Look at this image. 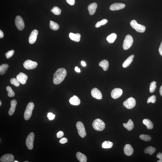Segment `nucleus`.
I'll use <instances>...</instances> for the list:
<instances>
[{
	"label": "nucleus",
	"instance_id": "obj_1",
	"mask_svg": "<svg viewBox=\"0 0 162 162\" xmlns=\"http://www.w3.org/2000/svg\"><path fill=\"white\" fill-rule=\"evenodd\" d=\"M67 75V71L64 68L58 69L53 74V82L55 85L61 83L64 80Z\"/></svg>",
	"mask_w": 162,
	"mask_h": 162
},
{
	"label": "nucleus",
	"instance_id": "obj_2",
	"mask_svg": "<svg viewBox=\"0 0 162 162\" xmlns=\"http://www.w3.org/2000/svg\"><path fill=\"white\" fill-rule=\"evenodd\" d=\"M92 125L94 129L98 131H102L105 127L104 122L99 119H97L94 121Z\"/></svg>",
	"mask_w": 162,
	"mask_h": 162
},
{
	"label": "nucleus",
	"instance_id": "obj_3",
	"mask_svg": "<svg viewBox=\"0 0 162 162\" xmlns=\"http://www.w3.org/2000/svg\"><path fill=\"white\" fill-rule=\"evenodd\" d=\"M34 107V104L33 102H30L28 103L25 110L24 116L25 120H28L31 118Z\"/></svg>",
	"mask_w": 162,
	"mask_h": 162
},
{
	"label": "nucleus",
	"instance_id": "obj_4",
	"mask_svg": "<svg viewBox=\"0 0 162 162\" xmlns=\"http://www.w3.org/2000/svg\"><path fill=\"white\" fill-rule=\"evenodd\" d=\"M130 24L133 28L139 33H143L146 31V27L145 26L139 24L135 20H132L130 22Z\"/></svg>",
	"mask_w": 162,
	"mask_h": 162
},
{
	"label": "nucleus",
	"instance_id": "obj_5",
	"mask_svg": "<svg viewBox=\"0 0 162 162\" xmlns=\"http://www.w3.org/2000/svg\"><path fill=\"white\" fill-rule=\"evenodd\" d=\"M133 42V39L130 35H128L125 36L123 44L124 50H127L129 49L132 45Z\"/></svg>",
	"mask_w": 162,
	"mask_h": 162
},
{
	"label": "nucleus",
	"instance_id": "obj_6",
	"mask_svg": "<svg viewBox=\"0 0 162 162\" xmlns=\"http://www.w3.org/2000/svg\"><path fill=\"white\" fill-rule=\"evenodd\" d=\"M78 134L81 138H84L86 136L85 127L82 122L78 121L76 124Z\"/></svg>",
	"mask_w": 162,
	"mask_h": 162
},
{
	"label": "nucleus",
	"instance_id": "obj_7",
	"mask_svg": "<svg viewBox=\"0 0 162 162\" xmlns=\"http://www.w3.org/2000/svg\"><path fill=\"white\" fill-rule=\"evenodd\" d=\"M34 133L32 132L29 134L26 141V145L29 150H31L33 148V142L34 139Z\"/></svg>",
	"mask_w": 162,
	"mask_h": 162
},
{
	"label": "nucleus",
	"instance_id": "obj_8",
	"mask_svg": "<svg viewBox=\"0 0 162 162\" xmlns=\"http://www.w3.org/2000/svg\"><path fill=\"white\" fill-rule=\"evenodd\" d=\"M136 100L132 97L128 98L123 103V105L128 109H131L136 105Z\"/></svg>",
	"mask_w": 162,
	"mask_h": 162
},
{
	"label": "nucleus",
	"instance_id": "obj_9",
	"mask_svg": "<svg viewBox=\"0 0 162 162\" xmlns=\"http://www.w3.org/2000/svg\"><path fill=\"white\" fill-rule=\"evenodd\" d=\"M15 24L19 31H22L24 28L25 24L23 19L20 16H17L15 19Z\"/></svg>",
	"mask_w": 162,
	"mask_h": 162
},
{
	"label": "nucleus",
	"instance_id": "obj_10",
	"mask_svg": "<svg viewBox=\"0 0 162 162\" xmlns=\"http://www.w3.org/2000/svg\"><path fill=\"white\" fill-rule=\"evenodd\" d=\"M23 65L26 69L31 70L34 69L37 67L38 63L36 62L33 61L31 60H28L24 63Z\"/></svg>",
	"mask_w": 162,
	"mask_h": 162
},
{
	"label": "nucleus",
	"instance_id": "obj_11",
	"mask_svg": "<svg viewBox=\"0 0 162 162\" xmlns=\"http://www.w3.org/2000/svg\"><path fill=\"white\" fill-rule=\"evenodd\" d=\"M123 91L121 89L116 88L113 90L111 92V96L114 99L120 97L123 94Z\"/></svg>",
	"mask_w": 162,
	"mask_h": 162
},
{
	"label": "nucleus",
	"instance_id": "obj_12",
	"mask_svg": "<svg viewBox=\"0 0 162 162\" xmlns=\"http://www.w3.org/2000/svg\"><path fill=\"white\" fill-rule=\"evenodd\" d=\"M91 94L93 97L96 99L101 100L102 98V93L97 88L93 89L91 90Z\"/></svg>",
	"mask_w": 162,
	"mask_h": 162
},
{
	"label": "nucleus",
	"instance_id": "obj_13",
	"mask_svg": "<svg viewBox=\"0 0 162 162\" xmlns=\"http://www.w3.org/2000/svg\"><path fill=\"white\" fill-rule=\"evenodd\" d=\"M38 31L36 30H33L30 36L29 41L30 44H33L36 42L37 39Z\"/></svg>",
	"mask_w": 162,
	"mask_h": 162
},
{
	"label": "nucleus",
	"instance_id": "obj_14",
	"mask_svg": "<svg viewBox=\"0 0 162 162\" xmlns=\"http://www.w3.org/2000/svg\"><path fill=\"white\" fill-rule=\"evenodd\" d=\"M14 157L12 154H6L2 156L1 159V162H12L14 161Z\"/></svg>",
	"mask_w": 162,
	"mask_h": 162
},
{
	"label": "nucleus",
	"instance_id": "obj_15",
	"mask_svg": "<svg viewBox=\"0 0 162 162\" xmlns=\"http://www.w3.org/2000/svg\"><path fill=\"white\" fill-rule=\"evenodd\" d=\"M16 78L20 83L24 85L26 83L28 76L23 73L20 72L17 76Z\"/></svg>",
	"mask_w": 162,
	"mask_h": 162
},
{
	"label": "nucleus",
	"instance_id": "obj_16",
	"mask_svg": "<svg viewBox=\"0 0 162 162\" xmlns=\"http://www.w3.org/2000/svg\"><path fill=\"white\" fill-rule=\"evenodd\" d=\"M125 6V4L122 3H114L111 6L110 9L112 11H117L124 8Z\"/></svg>",
	"mask_w": 162,
	"mask_h": 162
},
{
	"label": "nucleus",
	"instance_id": "obj_17",
	"mask_svg": "<svg viewBox=\"0 0 162 162\" xmlns=\"http://www.w3.org/2000/svg\"><path fill=\"white\" fill-rule=\"evenodd\" d=\"M125 154L127 156H131L134 152V150L131 146L129 144H126L124 148Z\"/></svg>",
	"mask_w": 162,
	"mask_h": 162
},
{
	"label": "nucleus",
	"instance_id": "obj_18",
	"mask_svg": "<svg viewBox=\"0 0 162 162\" xmlns=\"http://www.w3.org/2000/svg\"><path fill=\"white\" fill-rule=\"evenodd\" d=\"M97 7V4L96 3H92L89 5L88 9L90 15H93L95 13Z\"/></svg>",
	"mask_w": 162,
	"mask_h": 162
},
{
	"label": "nucleus",
	"instance_id": "obj_19",
	"mask_svg": "<svg viewBox=\"0 0 162 162\" xmlns=\"http://www.w3.org/2000/svg\"><path fill=\"white\" fill-rule=\"evenodd\" d=\"M17 104V101L16 100L13 99L11 101V107L9 112V115L12 116L13 115L15 112Z\"/></svg>",
	"mask_w": 162,
	"mask_h": 162
},
{
	"label": "nucleus",
	"instance_id": "obj_20",
	"mask_svg": "<svg viewBox=\"0 0 162 162\" xmlns=\"http://www.w3.org/2000/svg\"><path fill=\"white\" fill-rule=\"evenodd\" d=\"M70 104L73 105L77 106L80 104V99L77 96H74L69 99Z\"/></svg>",
	"mask_w": 162,
	"mask_h": 162
},
{
	"label": "nucleus",
	"instance_id": "obj_21",
	"mask_svg": "<svg viewBox=\"0 0 162 162\" xmlns=\"http://www.w3.org/2000/svg\"><path fill=\"white\" fill-rule=\"evenodd\" d=\"M69 36L71 40L74 42H78L80 40L81 35L79 33L74 34L71 33H69Z\"/></svg>",
	"mask_w": 162,
	"mask_h": 162
},
{
	"label": "nucleus",
	"instance_id": "obj_22",
	"mask_svg": "<svg viewBox=\"0 0 162 162\" xmlns=\"http://www.w3.org/2000/svg\"><path fill=\"white\" fill-rule=\"evenodd\" d=\"M134 55H131L125 60L123 64V67L124 68H126L131 64L132 62L133 61V58H134Z\"/></svg>",
	"mask_w": 162,
	"mask_h": 162
},
{
	"label": "nucleus",
	"instance_id": "obj_23",
	"mask_svg": "<svg viewBox=\"0 0 162 162\" xmlns=\"http://www.w3.org/2000/svg\"><path fill=\"white\" fill-rule=\"evenodd\" d=\"M123 125L124 127L129 131H131L134 127V123L131 119H129L127 123H124Z\"/></svg>",
	"mask_w": 162,
	"mask_h": 162
},
{
	"label": "nucleus",
	"instance_id": "obj_24",
	"mask_svg": "<svg viewBox=\"0 0 162 162\" xmlns=\"http://www.w3.org/2000/svg\"><path fill=\"white\" fill-rule=\"evenodd\" d=\"M76 157L77 159L81 162H86L87 158L85 155L81 153L80 152H78L76 154Z\"/></svg>",
	"mask_w": 162,
	"mask_h": 162
},
{
	"label": "nucleus",
	"instance_id": "obj_25",
	"mask_svg": "<svg viewBox=\"0 0 162 162\" xmlns=\"http://www.w3.org/2000/svg\"><path fill=\"white\" fill-rule=\"evenodd\" d=\"M143 123L147 126V129H151L153 127V124L152 122L148 119H145L143 121Z\"/></svg>",
	"mask_w": 162,
	"mask_h": 162
},
{
	"label": "nucleus",
	"instance_id": "obj_26",
	"mask_svg": "<svg viewBox=\"0 0 162 162\" xmlns=\"http://www.w3.org/2000/svg\"><path fill=\"white\" fill-rule=\"evenodd\" d=\"M99 66L102 68L103 70L106 71L109 68V62L107 60H104L100 62Z\"/></svg>",
	"mask_w": 162,
	"mask_h": 162
},
{
	"label": "nucleus",
	"instance_id": "obj_27",
	"mask_svg": "<svg viewBox=\"0 0 162 162\" xmlns=\"http://www.w3.org/2000/svg\"><path fill=\"white\" fill-rule=\"evenodd\" d=\"M117 38V35L115 33H112L107 38V40L109 43H112L114 42Z\"/></svg>",
	"mask_w": 162,
	"mask_h": 162
},
{
	"label": "nucleus",
	"instance_id": "obj_28",
	"mask_svg": "<svg viewBox=\"0 0 162 162\" xmlns=\"http://www.w3.org/2000/svg\"><path fill=\"white\" fill-rule=\"evenodd\" d=\"M156 151V149L152 146H149L144 149V152L146 154H149L150 155L153 154Z\"/></svg>",
	"mask_w": 162,
	"mask_h": 162
},
{
	"label": "nucleus",
	"instance_id": "obj_29",
	"mask_svg": "<svg viewBox=\"0 0 162 162\" xmlns=\"http://www.w3.org/2000/svg\"><path fill=\"white\" fill-rule=\"evenodd\" d=\"M9 67V65L7 64H4L1 65L0 66V74H1V75H3L5 74Z\"/></svg>",
	"mask_w": 162,
	"mask_h": 162
},
{
	"label": "nucleus",
	"instance_id": "obj_30",
	"mask_svg": "<svg viewBox=\"0 0 162 162\" xmlns=\"http://www.w3.org/2000/svg\"><path fill=\"white\" fill-rule=\"evenodd\" d=\"M50 27L51 29L53 31H57L60 28L59 25L58 24L51 20L50 21Z\"/></svg>",
	"mask_w": 162,
	"mask_h": 162
},
{
	"label": "nucleus",
	"instance_id": "obj_31",
	"mask_svg": "<svg viewBox=\"0 0 162 162\" xmlns=\"http://www.w3.org/2000/svg\"><path fill=\"white\" fill-rule=\"evenodd\" d=\"M113 143L109 141H104L102 144L103 148L104 149L110 148L113 146Z\"/></svg>",
	"mask_w": 162,
	"mask_h": 162
},
{
	"label": "nucleus",
	"instance_id": "obj_32",
	"mask_svg": "<svg viewBox=\"0 0 162 162\" xmlns=\"http://www.w3.org/2000/svg\"><path fill=\"white\" fill-rule=\"evenodd\" d=\"M6 90L8 92V95L9 97H13L15 96V93L10 86L6 87Z\"/></svg>",
	"mask_w": 162,
	"mask_h": 162
},
{
	"label": "nucleus",
	"instance_id": "obj_33",
	"mask_svg": "<svg viewBox=\"0 0 162 162\" xmlns=\"http://www.w3.org/2000/svg\"><path fill=\"white\" fill-rule=\"evenodd\" d=\"M157 83L155 81H153L150 83V93H154L156 88Z\"/></svg>",
	"mask_w": 162,
	"mask_h": 162
},
{
	"label": "nucleus",
	"instance_id": "obj_34",
	"mask_svg": "<svg viewBox=\"0 0 162 162\" xmlns=\"http://www.w3.org/2000/svg\"><path fill=\"white\" fill-rule=\"evenodd\" d=\"M51 11L53 14L56 15H59L61 13V10L57 6H55L53 8Z\"/></svg>",
	"mask_w": 162,
	"mask_h": 162
},
{
	"label": "nucleus",
	"instance_id": "obj_35",
	"mask_svg": "<svg viewBox=\"0 0 162 162\" xmlns=\"http://www.w3.org/2000/svg\"><path fill=\"white\" fill-rule=\"evenodd\" d=\"M140 139L145 141H150L151 139V137L148 135L142 134L139 136Z\"/></svg>",
	"mask_w": 162,
	"mask_h": 162
},
{
	"label": "nucleus",
	"instance_id": "obj_36",
	"mask_svg": "<svg viewBox=\"0 0 162 162\" xmlns=\"http://www.w3.org/2000/svg\"><path fill=\"white\" fill-rule=\"evenodd\" d=\"M108 22V20L106 19H103L101 20V21H98L96 23V24L95 25V27L96 28H98L106 24Z\"/></svg>",
	"mask_w": 162,
	"mask_h": 162
},
{
	"label": "nucleus",
	"instance_id": "obj_37",
	"mask_svg": "<svg viewBox=\"0 0 162 162\" xmlns=\"http://www.w3.org/2000/svg\"><path fill=\"white\" fill-rule=\"evenodd\" d=\"M11 83L16 87H18L20 85V83L19 82L17 78H13L10 80Z\"/></svg>",
	"mask_w": 162,
	"mask_h": 162
},
{
	"label": "nucleus",
	"instance_id": "obj_38",
	"mask_svg": "<svg viewBox=\"0 0 162 162\" xmlns=\"http://www.w3.org/2000/svg\"><path fill=\"white\" fill-rule=\"evenodd\" d=\"M156 101V97L155 95H152L148 99L147 103L149 104L150 103H154Z\"/></svg>",
	"mask_w": 162,
	"mask_h": 162
},
{
	"label": "nucleus",
	"instance_id": "obj_39",
	"mask_svg": "<svg viewBox=\"0 0 162 162\" xmlns=\"http://www.w3.org/2000/svg\"><path fill=\"white\" fill-rule=\"evenodd\" d=\"M15 51L13 50H12L8 51L5 54L6 58L7 59L10 58L13 55Z\"/></svg>",
	"mask_w": 162,
	"mask_h": 162
},
{
	"label": "nucleus",
	"instance_id": "obj_40",
	"mask_svg": "<svg viewBox=\"0 0 162 162\" xmlns=\"http://www.w3.org/2000/svg\"><path fill=\"white\" fill-rule=\"evenodd\" d=\"M47 117H48L49 120H52L55 119V115L51 113H49L47 114Z\"/></svg>",
	"mask_w": 162,
	"mask_h": 162
},
{
	"label": "nucleus",
	"instance_id": "obj_41",
	"mask_svg": "<svg viewBox=\"0 0 162 162\" xmlns=\"http://www.w3.org/2000/svg\"><path fill=\"white\" fill-rule=\"evenodd\" d=\"M64 134L63 132L61 131H59L57 133V137L59 139V138H61L64 136Z\"/></svg>",
	"mask_w": 162,
	"mask_h": 162
},
{
	"label": "nucleus",
	"instance_id": "obj_42",
	"mask_svg": "<svg viewBox=\"0 0 162 162\" xmlns=\"http://www.w3.org/2000/svg\"><path fill=\"white\" fill-rule=\"evenodd\" d=\"M157 158L159 159V160L157 161V162H162V153L161 152H159L157 154L156 156Z\"/></svg>",
	"mask_w": 162,
	"mask_h": 162
},
{
	"label": "nucleus",
	"instance_id": "obj_43",
	"mask_svg": "<svg viewBox=\"0 0 162 162\" xmlns=\"http://www.w3.org/2000/svg\"><path fill=\"white\" fill-rule=\"evenodd\" d=\"M68 142V139L66 138H62L59 141V142L61 144H64Z\"/></svg>",
	"mask_w": 162,
	"mask_h": 162
},
{
	"label": "nucleus",
	"instance_id": "obj_44",
	"mask_svg": "<svg viewBox=\"0 0 162 162\" xmlns=\"http://www.w3.org/2000/svg\"><path fill=\"white\" fill-rule=\"evenodd\" d=\"M67 2L70 5H74L75 3V0H66Z\"/></svg>",
	"mask_w": 162,
	"mask_h": 162
},
{
	"label": "nucleus",
	"instance_id": "obj_45",
	"mask_svg": "<svg viewBox=\"0 0 162 162\" xmlns=\"http://www.w3.org/2000/svg\"><path fill=\"white\" fill-rule=\"evenodd\" d=\"M159 52L160 55L162 56V41L159 48Z\"/></svg>",
	"mask_w": 162,
	"mask_h": 162
},
{
	"label": "nucleus",
	"instance_id": "obj_46",
	"mask_svg": "<svg viewBox=\"0 0 162 162\" xmlns=\"http://www.w3.org/2000/svg\"><path fill=\"white\" fill-rule=\"evenodd\" d=\"M4 37V34L1 30H0V38L1 39Z\"/></svg>",
	"mask_w": 162,
	"mask_h": 162
},
{
	"label": "nucleus",
	"instance_id": "obj_47",
	"mask_svg": "<svg viewBox=\"0 0 162 162\" xmlns=\"http://www.w3.org/2000/svg\"><path fill=\"white\" fill-rule=\"evenodd\" d=\"M75 71L78 72H80V69L78 68L77 66L75 68Z\"/></svg>",
	"mask_w": 162,
	"mask_h": 162
},
{
	"label": "nucleus",
	"instance_id": "obj_48",
	"mask_svg": "<svg viewBox=\"0 0 162 162\" xmlns=\"http://www.w3.org/2000/svg\"><path fill=\"white\" fill-rule=\"evenodd\" d=\"M159 93L160 95L162 96V85L160 87L159 90Z\"/></svg>",
	"mask_w": 162,
	"mask_h": 162
},
{
	"label": "nucleus",
	"instance_id": "obj_49",
	"mask_svg": "<svg viewBox=\"0 0 162 162\" xmlns=\"http://www.w3.org/2000/svg\"><path fill=\"white\" fill-rule=\"evenodd\" d=\"M81 64L83 66H86V64L85 62L83 61L81 62Z\"/></svg>",
	"mask_w": 162,
	"mask_h": 162
},
{
	"label": "nucleus",
	"instance_id": "obj_50",
	"mask_svg": "<svg viewBox=\"0 0 162 162\" xmlns=\"http://www.w3.org/2000/svg\"><path fill=\"white\" fill-rule=\"evenodd\" d=\"M2 104V103L1 101H0V106H1Z\"/></svg>",
	"mask_w": 162,
	"mask_h": 162
},
{
	"label": "nucleus",
	"instance_id": "obj_51",
	"mask_svg": "<svg viewBox=\"0 0 162 162\" xmlns=\"http://www.w3.org/2000/svg\"><path fill=\"white\" fill-rule=\"evenodd\" d=\"M14 162H18V161H14Z\"/></svg>",
	"mask_w": 162,
	"mask_h": 162
},
{
	"label": "nucleus",
	"instance_id": "obj_52",
	"mask_svg": "<svg viewBox=\"0 0 162 162\" xmlns=\"http://www.w3.org/2000/svg\"><path fill=\"white\" fill-rule=\"evenodd\" d=\"M29 162V161H24V162Z\"/></svg>",
	"mask_w": 162,
	"mask_h": 162
}]
</instances>
